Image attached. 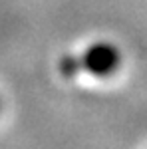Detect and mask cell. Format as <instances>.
<instances>
[{
	"label": "cell",
	"instance_id": "obj_1",
	"mask_svg": "<svg viewBox=\"0 0 147 149\" xmlns=\"http://www.w3.org/2000/svg\"><path fill=\"white\" fill-rule=\"evenodd\" d=\"M121 64V54L111 44H95L84 56V70L93 76H111Z\"/></svg>",
	"mask_w": 147,
	"mask_h": 149
}]
</instances>
